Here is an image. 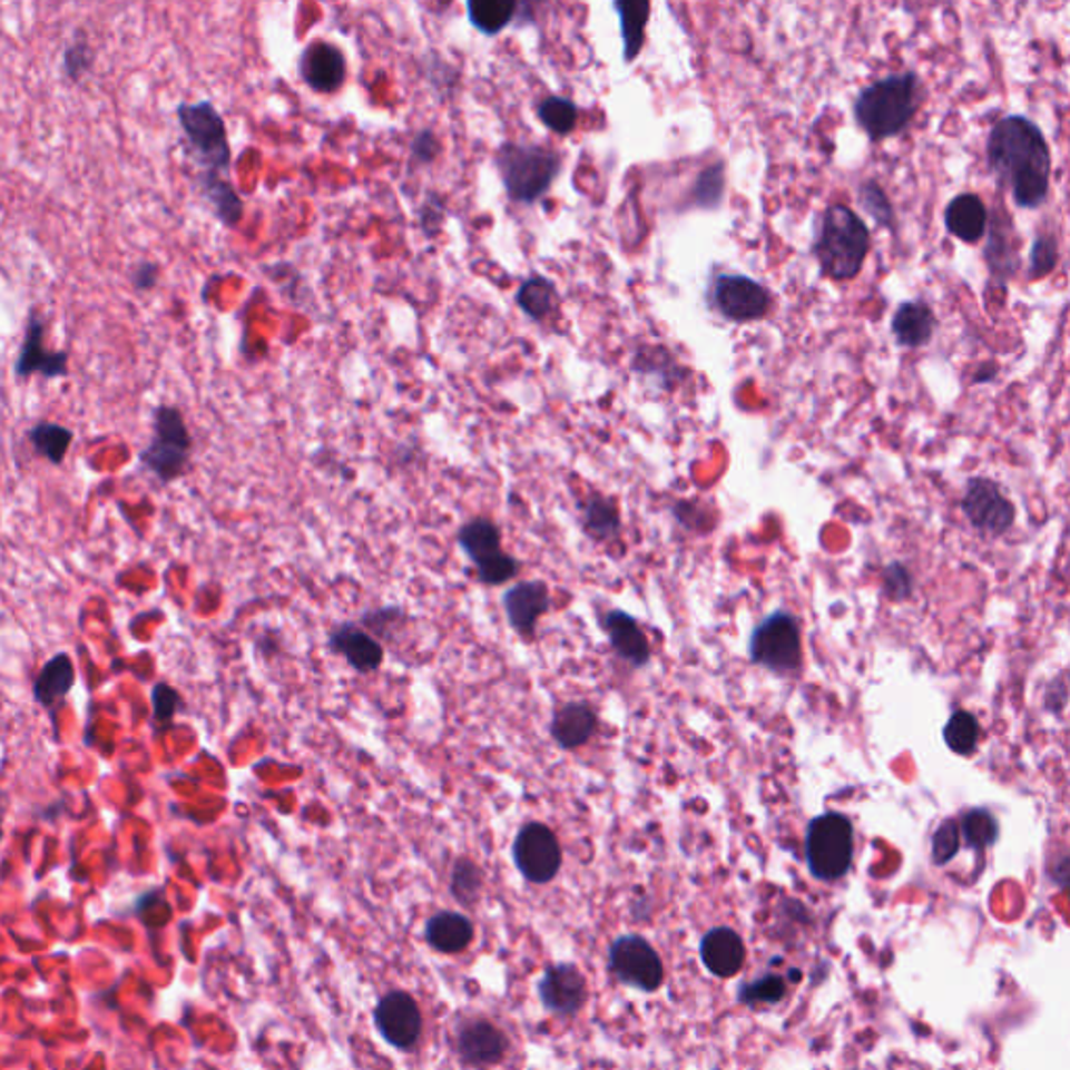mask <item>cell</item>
<instances>
[{
    "instance_id": "cell-1",
    "label": "cell",
    "mask_w": 1070,
    "mask_h": 1070,
    "mask_svg": "<svg viewBox=\"0 0 1070 1070\" xmlns=\"http://www.w3.org/2000/svg\"><path fill=\"white\" fill-rule=\"evenodd\" d=\"M986 161L998 183L1010 188L1012 202L1020 209H1037L1048 202L1052 151L1033 119H1000L986 138Z\"/></svg>"
},
{
    "instance_id": "cell-2",
    "label": "cell",
    "mask_w": 1070,
    "mask_h": 1070,
    "mask_svg": "<svg viewBox=\"0 0 1070 1070\" xmlns=\"http://www.w3.org/2000/svg\"><path fill=\"white\" fill-rule=\"evenodd\" d=\"M922 105V80L916 71L884 76L867 85L853 101V118L872 143L901 135Z\"/></svg>"
},
{
    "instance_id": "cell-3",
    "label": "cell",
    "mask_w": 1070,
    "mask_h": 1070,
    "mask_svg": "<svg viewBox=\"0 0 1070 1070\" xmlns=\"http://www.w3.org/2000/svg\"><path fill=\"white\" fill-rule=\"evenodd\" d=\"M870 247V228L851 207L843 204L826 207L812 245L819 271L826 278L836 283L853 281L862 273Z\"/></svg>"
},
{
    "instance_id": "cell-4",
    "label": "cell",
    "mask_w": 1070,
    "mask_h": 1070,
    "mask_svg": "<svg viewBox=\"0 0 1070 1070\" xmlns=\"http://www.w3.org/2000/svg\"><path fill=\"white\" fill-rule=\"evenodd\" d=\"M493 166L510 202L538 204L561 176L562 157L554 149L533 143H502L493 154Z\"/></svg>"
},
{
    "instance_id": "cell-5",
    "label": "cell",
    "mask_w": 1070,
    "mask_h": 1070,
    "mask_svg": "<svg viewBox=\"0 0 1070 1070\" xmlns=\"http://www.w3.org/2000/svg\"><path fill=\"white\" fill-rule=\"evenodd\" d=\"M193 438L188 431L185 414L170 404H159L154 409L151 440L140 450L138 462L145 471L168 485L185 477L190 467Z\"/></svg>"
},
{
    "instance_id": "cell-6",
    "label": "cell",
    "mask_w": 1070,
    "mask_h": 1070,
    "mask_svg": "<svg viewBox=\"0 0 1070 1070\" xmlns=\"http://www.w3.org/2000/svg\"><path fill=\"white\" fill-rule=\"evenodd\" d=\"M178 126L185 137L187 154L202 171L226 174L233 151L226 121L212 101L180 102L176 107Z\"/></svg>"
},
{
    "instance_id": "cell-7",
    "label": "cell",
    "mask_w": 1070,
    "mask_h": 1070,
    "mask_svg": "<svg viewBox=\"0 0 1070 1070\" xmlns=\"http://www.w3.org/2000/svg\"><path fill=\"white\" fill-rule=\"evenodd\" d=\"M805 857L812 876L834 883L850 874L853 864V824L847 816L828 812L814 817L805 834Z\"/></svg>"
},
{
    "instance_id": "cell-8",
    "label": "cell",
    "mask_w": 1070,
    "mask_h": 1070,
    "mask_svg": "<svg viewBox=\"0 0 1070 1070\" xmlns=\"http://www.w3.org/2000/svg\"><path fill=\"white\" fill-rule=\"evenodd\" d=\"M459 548L473 562L477 579L485 586H504L517 578L521 562L502 548V531L488 517H475L460 527Z\"/></svg>"
},
{
    "instance_id": "cell-9",
    "label": "cell",
    "mask_w": 1070,
    "mask_h": 1070,
    "mask_svg": "<svg viewBox=\"0 0 1070 1070\" xmlns=\"http://www.w3.org/2000/svg\"><path fill=\"white\" fill-rule=\"evenodd\" d=\"M748 657L774 674H788L801 667V629L791 612L781 611L764 619L750 636Z\"/></svg>"
},
{
    "instance_id": "cell-10",
    "label": "cell",
    "mask_w": 1070,
    "mask_h": 1070,
    "mask_svg": "<svg viewBox=\"0 0 1070 1070\" xmlns=\"http://www.w3.org/2000/svg\"><path fill=\"white\" fill-rule=\"evenodd\" d=\"M512 860L527 883H552L562 866L561 843L544 822H527L512 843Z\"/></svg>"
},
{
    "instance_id": "cell-11",
    "label": "cell",
    "mask_w": 1070,
    "mask_h": 1070,
    "mask_svg": "<svg viewBox=\"0 0 1070 1070\" xmlns=\"http://www.w3.org/2000/svg\"><path fill=\"white\" fill-rule=\"evenodd\" d=\"M709 302L719 316L730 323L762 321L772 306V293L745 274H717Z\"/></svg>"
},
{
    "instance_id": "cell-12",
    "label": "cell",
    "mask_w": 1070,
    "mask_h": 1070,
    "mask_svg": "<svg viewBox=\"0 0 1070 1070\" xmlns=\"http://www.w3.org/2000/svg\"><path fill=\"white\" fill-rule=\"evenodd\" d=\"M611 972L624 985L646 993L657 991L662 983V962L655 948L638 934L619 936L609 952Z\"/></svg>"
},
{
    "instance_id": "cell-13",
    "label": "cell",
    "mask_w": 1070,
    "mask_h": 1070,
    "mask_svg": "<svg viewBox=\"0 0 1070 1070\" xmlns=\"http://www.w3.org/2000/svg\"><path fill=\"white\" fill-rule=\"evenodd\" d=\"M962 510L970 526L993 538L1005 533L1017 519L1014 504L1003 495L995 481L985 477H972L966 483Z\"/></svg>"
},
{
    "instance_id": "cell-14",
    "label": "cell",
    "mask_w": 1070,
    "mask_h": 1070,
    "mask_svg": "<svg viewBox=\"0 0 1070 1070\" xmlns=\"http://www.w3.org/2000/svg\"><path fill=\"white\" fill-rule=\"evenodd\" d=\"M45 333H47V323L40 318L36 307H32L30 314H28L26 333H23L19 356L16 360V376L21 381H26L35 374L47 379V381L61 379V376H68L69 374V352H66V350L49 352L45 347Z\"/></svg>"
},
{
    "instance_id": "cell-15",
    "label": "cell",
    "mask_w": 1070,
    "mask_h": 1070,
    "mask_svg": "<svg viewBox=\"0 0 1070 1070\" xmlns=\"http://www.w3.org/2000/svg\"><path fill=\"white\" fill-rule=\"evenodd\" d=\"M379 1033L397 1050H410L423 1031L419 1003L404 991H391L374 1008Z\"/></svg>"
},
{
    "instance_id": "cell-16",
    "label": "cell",
    "mask_w": 1070,
    "mask_h": 1070,
    "mask_svg": "<svg viewBox=\"0 0 1070 1070\" xmlns=\"http://www.w3.org/2000/svg\"><path fill=\"white\" fill-rule=\"evenodd\" d=\"M552 605V595L544 579H527L510 586L502 596V607L507 612L510 628L514 629L526 642L536 640V628L540 617H544Z\"/></svg>"
},
{
    "instance_id": "cell-17",
    "label": "cell",
    "mask_w": 1070,
    "mask_h": 1070,
    "mask_svg": "<svg viewBox=\"0 0 1070 1070\" xmlns=\"http://www.w3.org/2000/svg\"><path fill=\"white\" fill-rule=\"evenodd\" d=\"M300 78L304 85L321 92V95H333L347 80V59L340 47L316 40L310 42L306 49L300 55Z\"/></svg>"
},
{
    "instance_id": "cell-18",
    "label": "cell",
    "mask_w": 1070,
    "mask_h": 1070,
    "mask_svg": "<svg viewBox=\"0 0 1070 1070\" xmlns=\"http://www.w3.org/2000/svg\"><path fill=\"white\" fill-rule=\"evenodd\" d=\"M586 979L573 964H554L546 970L540 981V1000L546 1008L561 1017H573L586 1003Z\"/></svg>"
},
{
    "instance_id": "cell-19",
    "label": "cell",
    "mask_w": 1070,
    "mask_h": 1070,
    "mask_svg": "<svg viewBox=\"0 0 1070 1070\" xmlns=\"http://www.w3.org/2000/svg\"><path fill=\"white\" fill-rule=\"evenodd\" d=\"M331 652L343 657L357 674H373L385 659V648L379 638L357 624H343L328 636Z\"/></svg>"
},
{
    "instance_id": "cell-20",
    "label": "cell",
    "mask_w": 1070,
    "mask_h": 1070,
    "mask_svg": "<svg viewBox=\"0 0 1070 1070\" xmlns=\"http://www.w3.org/2000/svg\"><path fill=\"white\" fill-rule=\"evenodd\" d=\"M509 1050L507 1035L488 1020H471L459 1031L460 1058L471 1067L498 1064Z\"/></svg>"
},
{
    "instance_id": "cell-21",
    "label": "cell",
    "mask_w": 1070,
    "mask_h": 1070,
    "mask_svg": "<svg viewBox=\"0 0 1070 1070\" xmlns=\"http://www.w3.org/2000/svg\"><path fill=\"white\" fill-rule=\"evenodd\" d=\"M700 960L714 976L730 979L745 966V941L728 926L711 929L700 941Z\"/></svg>"
},
{
    "instance_id": "cell-22",
    "label": "cell",
    "mask_w": 1070,
    "mask_h": 1070,
    "mask_svg": "<svg viewBox=\"0 0 1070 1070\" xmlns=\"http://www.w3.org/2000/svg\"><path fill=\"white\" fill-rule=\"evenodd\" d=\"M598 728V714L588 700H569L561 705L550 721V736L562 750L583 747Z\"/></svg>"
},
{
    "instance_id": "cell-23",
    "label": "cell",
    "mask_w": 1070,
    "mask_h": 1070,
    "mask_svg": "<svg viewBox=\"0 0 1070 1070\" xmlns=\"http://www.w3.org/2000/svg\"><path fill=\"white\" fill-rule=\"evenodd\" d=\"M612 652L631 667H645L650 661V645L640 624L624 611H609L602 619Z\"/></svg>"
},
{
    "instance_id": "cell-24",
    "label": "cell",
    "mask_w": 1070,
    "mask_h": 1070,
    "mask_svg": "<svg viewBox=\"0 0 1070 1070\" xmlns=\"http://www.w3.org/2000/svg\"><path fill=\"white\" fill-rule=\"evenodd\" d=\"M934 328H936V316L933 307L922 300L903 302L891 321V331L895 335V341L905 350H920L929 345L933 341Z\"/></svg>"
},
{
    "instance_id": "cell-25",
    "label": "cell",
    "mask_w": 1070,
    "mask_h": 1070,
    "mask_svg": "<svg viewBox=\"0 0 1070 1070\" xmlns=\"http://www.w3.org/2000/svg\"><path fill=\"white\" fill-rule=\"evenodd\" d=\"M989 209L985 202L974 193L955 195L945 207L948 233L964 243H979L986 235Z\"/></svg>"
},
{
    "instance_id": "cell-26",
    "label": "cell",
    "mask_w": 1070,
    "mask_h": 1070,
    "mask_svg": "<svg viewBox=\"0 0 1070 1070\" xmlns=\"http://www.w3.org/2000/svg\"><path fill=\"white\" fill-rule=\"evenodd\" d=\"M73 684H76V665L68 652H57L40 669L32 686V695L40 707L55 711L71 693Z\"/></svg>"
},
{
    "instance_id": "cell-27",
    "label": "cell",
    "mask_w": 1070,
    "mask_h": 1070,
    "mask_svg": "<svg viewBox=\"0 0 1070 1070\" xmlns=\"http://www.w3.org/2000/svg\"><path fill=\"white\" fill-rule=\"evenodd\" d=\"M197 187L222 226L237 228L243 220L245 205L235 187L222 174H214V171H199Z\"/></svg>"
},
{
    "instance_id": "cell-28",
    "label": "cell",
    "mask_w": 1070,
    "mask_h": 1070,
    "mask_svg": "<svg viewBox=\"0 0 1070 1070\" xmlns=\"http://www.w3.org/2000/svg\"><path fill=\"white\" fill-rule=\"evenodd\" d=\"M425 939L435 952L460 953L473 943L475 929L459 912H440L426 922Z\"/></svg>"
},
{
    "instance_id": "cell-29",
    "label": "cell",
    "mask_w": 1070,
    "mask_h": 1070,
    "mask_svg": "<svg viewBox=\"0 0 1070 1070\" xmlns=\"http://www.w3.org/2000/svg\"><path fill=\"white\" fill-rule=\"evenodd\" d=\"M581 529L595 542H612L619 538L621 517L611 498L590 493L581 504Z\"/></svg>"
},
{
    "instance_id": "cell-30",
    "label": "cell",
    "mask_w": 1070,
    "mask_h": 1070,
    "mask_svg": "<svg viewBox=\"0 0 1070 1070\" xmlns=\"http://www.w3.org/2000/svg\"><path fill=\"white\" fill-rule=\"evenodd\" d=\"M612 9L619 16L624 38V61L631 63L645 47L646 26L650 19L648 0H615Z\"/></svg>"
},
{
    "instance_id": "cell-31",
    "label": "cell",
    "mask_w": 1070,
    "mask_h": 1070,
    "mask_svg": "<svg viewBox=\"0 0 1070 1070\" xmlns=\"http://www.w3.org/2000/svg\"><path fill=\"white\" fill-rule=\"evenodd\" d=\"M514 302L533 323H544L546 318L557 310L559 291L550 278H546L542 274H531L514 293Z\"/></svg>"
},
{
    "instance_id": "cell-32",
    "label": "cell",
    "mask_w": 1070,
    "mask_h": 1070,
    "mask_svg": "<svg viewBox=\"0 0 1070 1070\" xmlns=\"http://www.w3.org/2000/svg\"><path fill=\"white\" fill-rule=\"evenodd\" d=\"M989 230V243L985 247V259L991 268L993 276H1000L1002 281L1014 276L1019 271V254L1014 249V228L1010 226L1008 233H1002V214L998 218H989L986 224Z\"/></svg>"
},
{
    "instance_id": "cell-33",
    "label": "cell",
    "mask_w": 1070,
    "mask_h": 1070,
    "mask_svg": "<svg viewBox=\"0 0 1070 1070\" xmlns=\"http://www.w3.org/2000/svg\"><path fill=\"white\" fill-rule=\"evenodd\" d=\"M631 371L657 379L665 390L676 387L684 381V366L665 347H640L631 357Z\"/></svg>"
},
{
    "instance_id": "cell-34",
    "label": "cell",
    "mask_w": 1070,
    "mask_h": 1070,
    "mask_svg": "<svg viewBox=\"0 0 1070 1070\" xmlns=\"http://www.w3.org/2000/svg\"><path fill=\"white\" fill-rule=\"evenodd\" d=\"M28 442L40 459L51 462L52 467H61L73 443V431L52 421H38L28 431Z\"/></svg>"
},
{
    "instance_id": "cell-35",
    "label": "cell",
    "mask_w": 1070,
    "mask_h": 1070,
    "mask_svg": "<svg viewBox=\"0 0 1070 1070\" xmlns=\"http://www.w3.org/2000/svg\"><path fill=\"white\" fill-rule=\"evenodd\" d=\"M519 9L521 4L514 0H469L467 2L471 26L485 36L500 35L507 26H510V21L517 18Z\"/></svg>"
},
{
    "instance_id": "cell-36",
    "label": "cell",
    "mask_w": 1070,
    "mask_h": 1070,
    "mask_svg": "<svg viewBox=\"0 0 1070 1070\" xmlns=\"http://www.w3.org/2000/svg\"><path fill=\"white\" fill-rule=\"evenodd\" d=\"M960 836L970 850L983 851L993 847L1000 838V822L985 807L969 809L958 824Z\"/></svg>"
},
{
    "instance_id": "cell-37",
    "label": "cell",
    "mask_w": 1070,
    "mask_h": 1070,
    "mask_svg": "<svg viewBox=\"0 0 1070 1070\" xmlns=\"http://www.w3.org/2000/svg\"><path fill=\"white\" fill-rule=\"evenodd\" d=\"M538 119L544 124L546 128L554 135L567 137L576 130L579 119V109L576 102L567 97L559 95H548L536 107Z\"/></svg>"
},
{
    "instance_id": "cell-38",
    "label": "cell",
    "mask_w": 1070,
    "mask_h": 1070,
    "mask_svg": "<svg viewBox=\"0 0 1070 1070\" xmlns=\"http://www.w3.org/2000/svg\"><path fill=\"white\" fill-rule=\"evenodd\" d=\"M979 736H981V726H979V719L970 711H964V709H958L953 711L952 717L948 719L945 728H943V740L945 745L953 750L955 755H972L976 750V745H979Z\"/></svg>"
},
{
    "instance_id": "cell-39",
    "label": "cell",
    "mask_w": 1070,
    "mask_h": 1070,
    "mask_svg": "<svg viewBox=\"0 0 1070 1070\" xmlns=\"http://www.w3.org/2000/svg\"><path fill=\"white\" fill-rule=\"evenodd\" d=\"M95 49L82 30L73 32L61 55V71L69 82H80L95 66Z\"/></svg>"
},
{
    "instance_id": "cell-40",
    "label": "cell",
    "mask_w": 1070,
    "mask_h": 1070,
    "mask_svg": "<svg viewBox=\"0 0 1070 1070\" xmlns=\"http://www.w3.org/2000/svg\"><path fill=\"white\" fill-rule=\"evenodd\" d=\"M481 886H483L481 867L467 857L459 860L452 870V886H450L454 900L460 901L462 905H473L481 895Z\"/></svg>"
},
{
    "instance_id": "cell-41",
    "label": "cell",
    "mask_w": 1070,
    "mask_h": 1070,
    "mask_svg": "<svg viewBox=\"0 0 1070 1070\" xmlns=\"http://www.w3.org/2000/svg\"><path fill=\"white\" fill-rule=\"evenodd\" d=\"M860 205L866 209L876 224L884 228H895V209L884 193V188L876 180H866L860 187Z\"/></svg>"
},
{
    "instance_id": "cell-42",
    "label": "cell",
    "mask_w": 1070,
    "mask_h": 1070,
    "mask_svg": "<svg viewBox=\"0 0 1070 1070\" xmlns=\"http://www.w3.org/2000/svg\"><path fill=\"white\" fill-rule=\"evenodd\" d=\"M784 995H786V981L781 974H765L753 983H745L738 993V1000L747 1005H757V1003L782 1002Z\"/></svg>"
},
{
    "instance_id": "cell-43",
    "label": "cell",
    "mask_w": 1070,
    "mask_h": 1070,
    "mask_svg": "<svg viewBox=\"0 0 1070 1070\" xmlns=\"http://www.w3.org/2000/svg\"><path fill=\"white\" fill-rule=\"evenodd\" d=\"M151 705H154V728L168 730L171 721L183 707V697L178 695L176 688H171L166 681H157L151 690Z\"/></svg>"
},
{
    "instance_id": "cell-44",
    "label": "cell",
    "mask_w": 1070,
    "mask_h": 1070,
    "mask_svg": "<svg viewBox=\"0 0 1070 1070\" xmlns=\"http://www.w3.org/2000/svg\"><path fill=\"white\" fill-rule=\"evenodd\" d=\"M1058 240L1052 235H1037L1029 255V278H1043L1058 264Z\"/></svg>"
},
{
    "instance_id": "cell-45",
    "label": "cell",
    "mask_w": 1070,
    "mask_h": 1070,
    "mask_svg": "<svg viewBox=\"0 0 1070 1070\" xmlns=\"http://www.w3.org/2000/svg\"><path fill=\"white\" fill-rule=\"evenodd\" d=\"M960 851V828L955 819H945L933 834L931 855L934 866H948Z\"/></svg>"
},
{
    "instance_id": "cell-46",
    "label": "cell",
    "mask_w": 1070,
    "mask_h": 1070,
    "mask_svg": "<svg viewBox=\"0 0 1070 1070\" xmlns=\"http://www.w3.org/2000/svg\"><path fill=\"white\" fill-rule=\"evenodd\" d=\"M724 164H715L711 168L698 174L695 185V205L698 207H717L724 195Z\"/></svg>"
},
{
    "instance_id": "cell-47",
    "label": "cell",
    "mask_w": 1070,
    "mask_h": 1070,
    "mask_svg": "<svg viewBox=\"0 0 1070 1070\" xmlns=\"http://www.w3.org/2000/svg\"><path fill=\"white\" fill-rule=\"evenodd\" d=\"M442 154V140L433 130H421L412 137L410 143V159L412 164H433Z\"/></svg>"
},
{
    "instance_id": "cell-48",
    "label": "cell",
    "mask_w": 1070,
    "mask_h": 1070,
    "mask_svg": "<svg viewBox=\"0 0 1070 1070\" xmlns=\"http://www.w3.org/2000/svg\"><path fill=\"white\" fill-rule=\"evenodd\" d=\"M159 278H161V266L155 264L151 259H140L132 266L130 285L137 293H149L157 287Z\"/></svg>"
},
{
    "instance_id": "cell-49",
    "label": "cell",
    "mask_w": 1070,
    "mask_h": 1070,
    "mask_svg": "<svg viewBox=\"0 0 1070 1070\" xmlns=\"http://www.w3.org/2000/svg\"><path fill=\"white\" fill-rule=\"evenodd\" d=\"M0 841H2V822H0Z\"/></svg>"
}]
</instances>
